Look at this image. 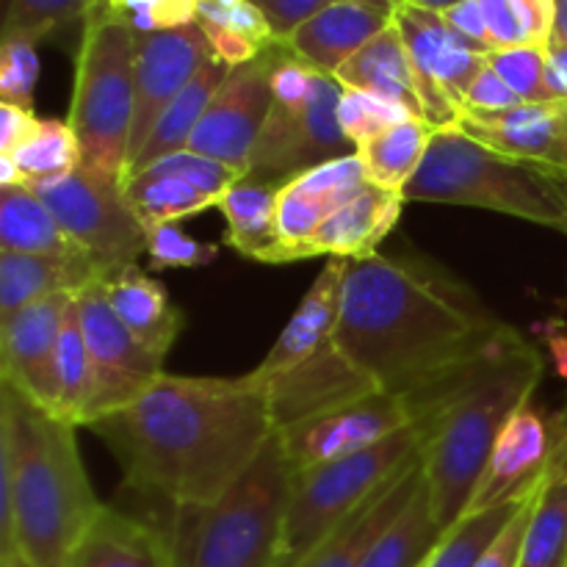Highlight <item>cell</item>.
Segmentation results:
<instances>
[{"label": "cell", "mask_w": 567, "mask_h": 567, "mask_svg": "<svg viewBox=\"0 0 567 567\" xmlns=\"http://www.w3.org/2000/svg\"><path fill=\"white\" fill-rule=\"evenodd\" d=\"M518 336L463 280L410 255L347 264L332 354L365 393L419 396Z\"/></svg>", "instance_id": "obj_1"}, {"label": "cell", "mask_w": 567, "mask_h": 567, "mask_svg": "<svg viewBox=\"0 0 567 567\" xmlns=\"http://www.w3.org/2000/svg\"><path fill=\"white\" fill-rule=\"evenodd\" d=\"M127 487L175 507L214 504L252 468L275 437L271 385L252 371L161 374L136 402L92 421Z\"/></svg>", "instance_id": "obj_2"}, {"label": "cell", "mask_w": 567, "mask_h": 567, "mask_svg": "<svg viewBox=\"0 0 567 567\" xmlns=\"http://www.w3.org/2000/svg\"><path fill=\"white\" fill-rule=\"evenodd\" d=\"M70 421L17 388H0V557L20 551L31 567H66L103 509L83 468Z\"/></svg>", "instance_id": "obj_3"}, {"label": "cell", "mask_w": 567, "mask_h": 567, "mask_svg": "<svg viewBox=\"0 0 567 567\" xmlns=\"http://www.w3.org/2000/svg\"><path fill=\"white\" fill-rule=\"evenodd\" d=\"M540 377L543 354L518 332L480 363L410 399L424 426L421 460L443 532L468 513L504 426L532 402Z\"/></svg>", "instance_id": "obj_4"}, {"label": "cell", "mask_w": 567, "mask_h": 567, "mask_svg": "<svg viewBox=\"0 0 567 567\" xmlns=\"http://www.w3.org/2000/svg\"><path fill=\"white\" fill-rule=\"evenodd\" d=\"M404 199L496 210L567 236L565 172L498 153L457 127L435 131Z\"/></svg>", "instance_id": "obj_5"}, {"label": "cell", "mask_w": 567, "mask_h": 567, "mask_svg": "<svg viewBox=\"0 0 567 567\" xmlns=\"http://www.w3.org/2000/svg\"><path fill=\"white\" fill-rule=\"evenodd\" d=\"M291 480L293 468L275 432L219 502L175 507L166 529L175 567H275Z\"/></svg>", "instance_id": "obj_6"}, {"label": "cell", "mask_w": 567, "mask_h": 567, "mask_svg": "<svg viewBox=\"0 0 567 567\" xmlns=\"http://www.w3.org/2000/svg\"><path fill=\"white\" fill-rule=\"evenodd\" d=\"M136 111V37L100 11L83 25L75 92L66 122L81 142L83 166L125 186Z\"/></svg>", "instance_id": "obj_7"}, {"label": "cell", "mask_w": 567, "mask_h": 567, "mask_svg": "<svg viewBox=\"0 0 567 567\" xmlns=\"http://www.w3.org/2000/svg\"><path fill=\"white\" fill-rule=\"evenodd\" d=\"M424 449V426H404L365 452L293 471L275 567H297Z\"/></svg>", "instance_id": "obj_8"}, {"label": "cell", "mask_w": 567, "mask_h": 567, "mask_svg": "<svg viewBox=\"0 0 567 567\" xmlns=\"http://www.w3.org/2000/svg\"><path fill=\"white\" fill-rule=\"evenodd\" d=\"M28 188L53 210L66 238L94 260L105 280L147 252V230L133 214L120 183L81 166L72 175Z\"/></svg>", "instance_id": "obj_9"}, {"label": "cell", "mask_w": 567, "mask_h": 567, "mask_svg": "<svg viewBox=\"0 0 567 567\" xmlns=\"http://www.w3.org/2000/svg\"><path fill=\"white\" fill-rule=\"evenodd\" d=\"M343 86L336 75L319 72L305 105H271L264 133L255 144L252 161L244 177L286 186L302 172L327 161L358 153L338 122Z\"/></svg>", "instance_id": "obj_10"}, {"label": "cell", "mask_w": 567, "mask_h": 567, "mask_svg": "<svg viewBox=\"0 0 567 567\" xmlns=\"http://www.w3.org/2000/svg\"><path fill=\"white\" fill-rule=\"evenodd\" d=\"M393 22L402 31L410 64L415 75V92L421 100V116L435 131L457 127L474 78L485 70V55L474 44L452 31L443 14L399 0Z\"/></svg>", "instance_id": "obj_11"}, {"label": "cell", "mask_w": 567, "mask_h": 567, "mask_svg": "<svg viewBox=\"0 0 567 567\" xmlns=\"http://www.w3.org/2000/svg\"><path fill=\"white\" fill-rule=\"evenodd\" d=\"M83 341L92 360V408L89 424L136 402L161 374L164 360L155 358L116 316L105 282L78 293Z\"/></svg>", "instance_id": "obj_12"}, {"label": "cell", "mask_w": 567, "mask_h": 567, "mask_svg": "<svg viewBox=\"0 0 567 567\" xmlns=\"http://www.w3.org/2000/svg\"><path fill=\"white\" fill-rule=\"evenodd\" d=\"M410 424H415V408L410 396L369 393L354 402L293 421L277 430V437L291 468L305 471L365 452Z\"/></svg>", "instance_id": "obj_13"}, {"label": "cell", "mask_w": 567, "mask_h": 567, "mask_svg": "<svg viewBox=\"0 0 567 567\" xmlns=\"http://www.w3.org/2000/svg\"><path fill=\"white\" fill-rule=\"evenodd\" d=\"M277 44V42H275ZM271 44V48H275ZM271 48L249 64L233 66L205 109L188 150L247 175L255 144L271 114Z\"/></svg>", "instance_id": "obj_14"}, {"label": "cell", "mask_w": 567, "mask_h": 567, "mask_svg": "<svg viewBox=\"0 0 567 567\" xmlns=\"http://www.w3.org/2000/svg\"><path fill=\"white\" fill-rule=\"evenodd\" d=\"M70 302L72 293H59L0 316V377L53 415L59 408L55 360Z\"/></svg>", "instance_id": "obj_15"}, {"label": "cell", "mask_w": 567, "mask_h": 567, "mask_svg": "<svg viewBox=\"0 0 567 567\" xmlns=\"http://www.w3.org/2000/svg\"><path fill=\"white\" fill-rule=\"evenodd\" d=\"M214 59L208 37L197 22L175 31L136 37V111H133L131 155L147 142L166 105Z\"/></svg>", "instance_id": "obj_16"}, {"label": "cell", "mask_w": 567, "mask_h": 567, "mask_svg": "<svg viewBox=\"0 0 567 567\" xmlns=\"http://www.w3.org/2000/svg\"><path fill=\"white\" fill-rule=\"evenodd\" d=\"M557 437L551 435V426L543 419L540 410L532 402L524 404L504 426L502 437L487 460L485 476L471 498L468 513L491 509L540 485L554 446H557Z\"/></svg>", "instance_id": "obj_17"}, {"label": "cell", "mask_w": 567, "mask_h": 567, "mask_svg": "<svg viewBox=\"0 0 567 567\" xmlns=\"http://www.w3.org/2000/svg\"><path fill=\"white\" fill-rule=\"evenodd\" d=\"M347 258H330L319 277L313 280L310 291L305 293L299 308L293 310L291 321L280 332L271 352L264 363L252 369L255 377L266 382H275L280 377L293 374L305 363L324 352L336 336L338 319H341L343 299V277H347Z\"/></svg>", "instance_id": "obj_18"}, {"label": "cell", "mask_w": 567, "mask_h": 567, "mask_svg": "<svg viewBox=\"0 0 567 567\" xmlns=\"http://www.w3.org/2000/svg\"><path fill=\"white\" fill-rule=\"evenodd\" d=\"M424 460H415L399 471L385 487L374 493L363 507L354 509L330 537L319 543L297 567H360L365 554L385 535L388 526L404 513L419 487L424 485Z\"/></svg>", "instance_id": "obj_19"}, {"label": "cell", "mask_w": 567, "mask_h": 567, "mask_svg": "<svg viewBox=\"0 0 567 567\" xmlns=\"http://www.w3.org/2000/svg\"><path fill=\"white\" fill-rule=\"evenodd\" d=\"M393 22L391 14L369 9V6L332 0L324 9L305 20L282 44L308 66L324 75H336L358 50H363L377 33Z\"/></svg>", "instance_id": "obj_20"}, {"label": "cell", "mask_w": 567, "mask_h": 567, "mask_svg": "<svg viewBox=\"0 0 567 567\" xmlns=\"http://www.w3.org/2000/svg\"><path fill=\"white\" fill-rule=\"evenodd\" d=\"M565 120L567 103L551 100V103H524L496 114L465 111L457 122V131L498 153L557 166Z\"/></svg>", "instance_id": "obj_21"}, {"label": "cell", "mask_w": 567, "mask_h": 567, "mask_svg": "<svg viewBox=\"0 0 567 567\" xmlns=\"http://www.w3.org/2000/svg\"><path fill=\"white\" fill-rule=\"evenodd\" d=\"M66 567H175L166 529L103 504Z\"/></svg>", "instance_id": "obj_22"}, {"label": "cell", "mask_w": 567, "mask_h": 567, "mask_svg": "<svg viewBox=\"0 0 567 567\" xmlns=\"http://www.w3.org/2000/svg\"><path fill=\"white\" fill-rule=\"evenodd\" d=\"M105 282L103 271L81 249L64 255H28L0 249V316L59 293H81Z\"/></svg>", "instance_id": "obj_23"}, {"label": "cell", "mask_w": 567, "mask_h": 567, "mask_svg": "<svg viewBox=\"0 0 567 567\" xmlns=\"http://www.w3.org/2000/svg\"><path fill=\"white\" fill-rule=\"evenodd\" d=\"M404 194L385 192V188L369 186L354 194L347 205L336 210L319 233L313 236L310 247L313 255H330V258H369L377 255L380 241L399 225L404 208Z\"/></svg>", "instance_id": "obj_24"}, {"label": "cell", "mask_w": 567, "mask_h": 567, "mask_svg": "<svg viewBox=\"0 0 567 567\" xmlns=\"http://www.w3.org/2000/svg\"><path fill=\"white\" fill-rule=\"evenodd\" d=\"M105 291H109V299L122 324L155 358L164 360L183 330V313L172 305L166 288L153 275L133 264L111 280H105Z\"/></svg>", "instance_id": "obj_25"}, {"label": "cell", "mask_w": 567, "mask_h": 567, "mask_svg": "<svg viewBox=\"0 0 567 567\" xmlns=\"http://www.w3.org/2000/svg\"><path fill=\"white\" fill-rule=\"evenodd\" d=\"M277 203L280 186L252 177L233 183L219 199V208L227 219V238L236 252L258 260V264H286L280 230H277Z\"/></svg>", "instance_id": "obj_26"}, {"label": "cell", "mask_w": 567, "mask_h": 567, "mask_svg": "<svg viewBox=\"0 0 567 567\" xmlns=\"http://www.w3.org/2000/svg\"><path fill=\"white\" fill-rule=\"evenodd\" d=\"M518 567H567V430L537 487Z\"/></svg>", "instance_id": "obj_27"}, {"label": "cell", "mask_w": 567, "mask_h": 567, "mask_svg": "<svg viewBox=\"0 0 567 567\" xmlns=\"http://www.w3.org/2000/svg\"><path fill=\"white\" fill-rule=\"evenodd\" d=\"M343 89H360V92L380 94V97L402 103L404 109L421 116V100L415 92L413 64H410L408 48H404L402 31L396 22L377 33L363 50L352 55L341 70L336 72ZM424 120V116H421Z\"/></svg>", "instance_id": "obj_28"}, {"label": "cell", "mask_w": 567, "mask_h": 567, "mask_svg": "<svg viewBox=\"0 0 567 567\" xmlns=\"http://www.w3.org/2000/svg\"><path fill=\"white\" fill-rule=\"evenodd\" d=\"M227 72H230V66L221 64L219 59H210L208 64L188 81V86L183 89V92L166 105L164 114L158 116L155 127L150 131L147 142H144L142 147H138V153L127 161L125 181L136 177L138 172L153 166L155 161H161L164 155L188 150V142H192L205 109L210 105V100H214L216 89L221 86Z\"/></svg>", "instance_id": "obj_29"}, {"label": "cell", "mask_w": 567, "mask_h": 567, "mask_svg": "<svg viewBox=\"0 0 567 567\" xmlns=\"http://www.w3.org/2000/svg\"><path fill=\"white\" fill-rule=\"evenodd\" d=\"M0 249L28 255H64L78 249L53 210L28 186H0Z\"/></svg>", "instance_id": "obj_30"}, {"label": "cell", "mask_w": 567, "mask_h": 567, "mask_svg": "<svg viewBox=\"0 0 567 567\" xmlns=\"http://www.w3.org/2000/svg\"><path fill=\"white\" fill-rule=\"evenodd\" d=\"M432 136H435V127L426 120L413 116L360 147L358 155L363 161L369 183L385 188V192L404 194V186L413 181L426 150H430Z\"/></svg>", "instance_id": "obj_31"}, {"label": "cell", "mask_w": 567, "mask_h": 567, "mask_svg": "<svg viewBox=\"0 0 567 567\" xmlns=\"http://www.w3.org/2000/svg\"><path fill=\"white\" fill-rule=\"evenodd\" d=\"M446 532L437 526L430 504V487H419L413 502L404 507V513L385 529V535L371 546L360 567H419L432 557L441 546Z\"/></svg>", "instance_id": "obj_32"}, {"label": "cell", "mask_w": 567, "mask_h": 567, "mask_svg": "<svg viewBox=\"0 0 567 567\" xmlns=\"http://www.w3.org/2000/svg\"><path fill=\"white\" fill-rule=\"evenodd\" d=\"M122 192H125V199L131 203L133 214L138 216L144 230L181 221L216 205L214 197H208L203 188L188 183L186 177L161 169L138 172L136 177L125 181Z\"/></svg>", "instance_id": "obj_33"}, {"label": "cell", "mask_w": 567, "mask_h": 567, "mask_svg": "<svg viewBox=\"0 0 567 567\" xmlns=\"http://www.w3.org/2000/svg\"><path fill=\"white\" fill-rule=\"evenodd\" d=\"M14 161L22 186L59 181L83 166L81 142L66 120H39L31 136L17 147L14 155H0Z\"/></svg>", "instance_id": "obj_34"}, {"label": "cell", "mask_w": 567, "mask_h": 567, "mask_svg": "<svg viewBox=\"0 0 567 567\" xmlns=\"http://www.w3.org/2000/svg\"><path fill=\"white\" fill-rule=\"evenodd\" d=\"M537 487H532L524 496L509 498V502L496 504L491 509H482V513L463 515V520L443 535L441 546L432 551L424 567H476L482 554L496 543V537L507 529L509 520L526 507V502L535 496Z\"/></svg>", "instance_id": "obj_35"}, {"label": "cell", "mask_w": 567, "mask_h": 567, "mask_svg": "<svg viewBox=\"0 0 567 567\" xmlns=\"http://www.w3.org/2000/svg\"><path fill=\"white\" fill-rule=\"evenodd\" d=\"M55 377H59V408H55V415L70 421L72 426H89V408H92V360H89L86 341H83L78 297H72L64 327H61Z\"/></svg>", "instance_id": "obj_36"}, {"label": "cell", "mask_w": 567, "mask_h": 567, "mask_svg": "<svg viewBox=\"0 0 567 567\" xmlns=\"http://www.w3.org/2000/svg\"><path fill=\"white\" fill-rule=\"evenodd\" d=\"M493 50L548 48L557 25V0H480Z\"/></svg>", "instance_id": "obj_37"}, {"label": "cell", "mask_w": 567, "mask_h": 567, "mask_svg": "<svg viewBox=\"0 0 567 567\" xmlns=\"http://www.w3.org/2000/svg\"><path fill=\"white\" fill-rule=\"evenodd\" d=\"M100 0H9L3 37H28L42 42L50 33L86 22Z\"/></svg>", "instance_id": "obj_38"}, {"label": "cell", "mask_w": 567, "mask_h": 567, "mask_svg": "<svg viewBox=\"0 0 567 567\" xmlns=\"http://www.w3.org/2000/svg\"><path fill=\"white\" fill-rule=\"evenodd\" d=\"M413 111L404 109L402 103H393V100L380 97V94L360 92V89H343L341 105H338L341 131L347 133V138L358 150L374 142L385 131H391L399 122L413 120Z\"/></svg>", "instance_id": "obj_39"}, {"label": "cell", "mask_w": 567, "mask_h": 567, "mask_svg": "<svg viewBox=\"0 0 567 567\" xmlns=\"http://www.w3.org/2000/svg\"><path fill=\"white\" fill-rule=\"evenodd\" d=\"M94 11L125 25L133 37L175 31L197 22V0H100Z\"/></svg>", "instance_id": "obj_40"}, {"label": "cell", "mask_w": 567, "mask_h": 567, "mask_svg": "<svg viewBox=\"0 0 567 567\" xmlns=\"http://www.w3.org/2000/svg\"><path fill=\"white\" fill-rule=\"evenodd\" d=\"M485 61L524 103H551L546 89V48L520 44V48L493 50Z\"/></svg>", "instance_id": "obj_41"}, {"label": "cell", "mask_w": 567, "mask_h": 567, "mask_svg": "<svg viewBox=\"0 0 567 567\" xmlns=\"http://www.w3.org/2000/svg\"><path fill=\"white\" fill-rule=\"evenodd\" d=\"M197 25L203 31L244 37L264 50H269L277 42L269 20L249 0H197Z\"/></svg>", "instance_id": "obj_42"}, {"label": "cell", "mask_w": 567, "mask_h": 567, "mask_svg": "<svg viewBox=\"0 0 567 567\" xmlns=\"http://www.w3.org/2000/svg\"><path fill=\"white\" fill-rule=\"evenodd\" d=\"M37 39L3 37L0 48V103L33 109L39 83Z\"/></svg>", "instance_id": "obj_43"}, {"label": "cell", "mask_w": 567, "mask_h": 567, "mask_svg": "<svg viewBox=\"0 0 567 567\" xmlns=\"http://www.w3.org/2000/svg\"><path fill=\"white\" fill-rule=\"evenodd\" d=\"M147 255L155 269H199L214 264L219 255V244H205L181 230L177 221L150 227Z\"/></svg>", "instance_id": "obj_44"}, {"label": "cell", "mask_w": 567, "mask_h": 567, "mask_svg": "<svg viewBox=\"0 0 567 567\" xmlns=\"http://www.w3.org/2000/svg\"><path fill=\"white\" fill-rule=\"evenodd\" d=\"M147 169H161V172H172V175L186 177L188 183L203 188L208 197H214L216 205H219L221 194H225L233 183L244 177L241 172L233 169V166L208 158V155L192 153V150H181V153L164 155V158L155 161V164L147 166Z\"/></svg>", "instance_id": "obj_45"}, {"label": "cell", "mask_w": 567, "mask_h": 567, "mask_svg": "<svg viewBox=\"0 0 567 567\" xmlns=\"http://www.w3.org/2000/svg\"><path fill=\"white\" fill-rule=\"evenodd\" d=\"M524 105V100L485 64V70L474 78L468 94H465V111H476V114H496V111H509Z\"/></svg>", "instance_id": "obj_46"}, {"label": "cell", "mask_w": 567, "mask_h": 567, "mask_svg": "<svg viewBox=\"0 0 567 567\" xmlns=\"http://www.w3.org/2000/svg\"><path fill=\"white\" fill-rule=\"evenodd\" d=\"M260 9V14L269 20L271 31H275L277 42L291 37L305 20L316 14V11L324 9L332 0H249Z\"/></svg>", "instance_id": "obj_47"}, {"label": "cell", "mask_w": 567, "mask_h": 567, "mask_svg": "<svg viewBox=\"0 0 567 567\" xmlns=\"http://www.w3.org/2000/svg\"><path fill=\"white\" fill-rule=\"evenodd\" d=\"M535 496H532L529 502H526V507L509 520L507 529L496 537V543L482 554V559L476 563V567H518L520 546H524V535L532 518V507H535Z\"/></svg>", "instance_id": "obj_48"}, {"label": "cell", "mask_w": 567, "mask_h": 567, "mask_svg": "<svg viewBox=\"0 0 567 567\" xmlns=\"http://www.w3.org/2000/svg\"><path fill=\"white\" fill-rule=\"evenodd\" d=\"M443 20H446L449 25H452V31H457L465 42L474 44L476 50L493 53L491 33H487V22L485 14H482L480 0H460L452 9L443 11Z\"/></svg>", "instance_id": "obj_49"}, {"label": "cell", "mask_w": 567, "mask_h": 567, "mask_svg": "<svg viewBox=\"0 0 567 567\" xmlns=\"http://www.w3.org/2000/svg\"><path fill=\"white\" fill-rule=\"evenodd\" d=\"M37 122L39 116L33 114V109L0 103V155H14L17 147L31 136Z\"/></svg>", "instance_id": "obj_50"}, {"label": "cell", "mask_w": 567, "mask_h": 567, "mask_svg": "<svg viewBox=\"0 0 567 567\" xmlns=\"http://www.w3.org/2000/svg\"><path fill=\"white\" fill-rule=\"evenodd\" d=\"M546 89L551 100L567 103V44L551 39L546 48Z\"/></svg>", "instance_id": "obj_51"}, {"label": "cell", "mask_w": 567, "mask_h": 567, "mask_svg": "<svg viewBox=\"0 0 567 567\" xmlns=\"http://www.w3.org/2000/svg\"><path fill=\"white\" fill-rule=\"evenodd\" d=\"M548 352H551L554 365H557V374L567 380V332H548Z\"/></svg>", "instance_id": "obj_52"}, {"label": "cell", "mask_w": 567, "mask_h": 567, "mask_svg": "<svg viewBox=\"0 0 567 567\" xmlns=\"http://www.w3.org/2000/svg\"><path fill=\"white\" fill-rule=\"evenodd\" d=\"M554 39L567 44V0H557V25H554Z\"/></svg>", "instance_id": "obj_53"}, {"label": "cell", "mask_w": 567, "mask_h": 567, "mask_svg": "<svg viewBox=\"0 0 567 567\" xmlns=\"http://www.w3.org/2000/svg\"><path fill=\"white\" fill-rule=\"evenodd\" d=\"M402 3H413V6H421V9H430V11H437V14H443V11L452 9V6L460 3V0H402Z\"/></svg>", "instance_id": "obj_54"}, {"label": "cell", "mask_w": 567, "mask_h": 567, "mask_svg": "<svg viewBox=\"0 0 567 567\" xmlns=\"http://www.w3.org/2000/svg\"><path fill=\"white\" fill-rule=\"evenodd\" d=\"M349 3L369 6V9L382 11V14H391V17H393V11H396V3H399V0H349Z\"/></svg>", "instance_id": "obj_55"}, {"label": "cell", "mask_w": 567, "mask_h": 567, "mask_svg": "<svg viewBox=\"0 0 567 567\" xmlns=\"http://www.w3.org/2000/svg\"><path fill=\"white\" fill-rule=\"evenodd\" d=\"M0 567H31L25 563V557H22L20 551H11L6 554V557H0Z\"/></svg>", "instance_id": "obj_56"}, {"label": "cell", "mask_w": 567, "mask_h": 567, "mask_svg": "<svg viewBox=\"0 0 567 567\" xmlns=\"http://www.w3.org/2000/svg\"><path fill=\"white\" fill-rule=\"evenodd\" d=\"M557 169H559V172H565V175H567V120H565V127H563V142H559Z\"/></svg>", "instance_id": "obj_57"}, {"label": "cell", "mask_w": 567, "mask_h": 567, "mask_svg": "<svg viewBox=\"0 0 567 567\" xmlns=\"http://www.w3.org/2000/svg\"><path fill=\"white\" fill-rule=\"evenodd\" d=\"M424 565H426V563H424ZM424 565H419V567H424Z\"/></svg>", "instance_id": "obj_58"}]
</instances>
